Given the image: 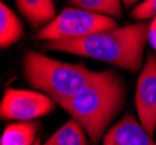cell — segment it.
I'll return each instance as SVG.
<instances>
[{"instance_id":"cell-4","label":"cell","mask_w":156,"mask_h":145,"mask_svg":"<svg viewBox=\"0 0 156 145\" xmlns=\"http://www.w3.org/2000/svg\"><path fill=\"white\" fill-rule=\"evenodd\" d=\"M118 27L113 18L96 14L78 7H66L46 27L34 35L36 41L76 40L97 32Z\"/></svg>"},{"instance_id":"cell-12","label":"cell","mask_w":156,"mask_h":145,"mask_svg":"<svg viewBox=\"0 0 156 145\" xmlns=\"http://www.w3.org/2000/svg\"><path fill=\"white\" fill-rule=\"evenodd\" d=\"M69 5L113 19H120L124 14L122 0H69Z\"/></svg>"},{"instance_id":"cell-11","label":"cell","mask_w":156,"mask_h":145,"mask_svg":"<svg viewBox=\"0 0 156 145\" xmlns=\"http://www.w3.org/2000/svg\"><path fill=\"white\" fill-rule=\"evenodd\" d=\"M90 138L76 120L70 119L61 125L42 145H90Z\"/></svg>"},{"instance_id":"cell-6","label":"cell","mask_w":156,"mask_h":145,"mask_svg":"<svg viewBox=\"0 0 156 145\" xmlns=\"http://www.w3.org/2000/svg\"><path fill=\"white\" fill-rule=\"evenodd\" d=\"M137 120L151 136L156 129V52H148L135 91Z\"/></svg>"},{"instance_id":"cell-7","label":"cell","mask_w":156,"mask_h":145,"mask_svg":"<svg viewBox=\"0 0 156 145\" xmlns=\"http://www.w3.org/2000/svg\"><path fill=\"white\" fill-rule=\"evenodd\" d=\"M101 143L103 145H156V140L139 120L130 113H126L106 131Z\"/></svg>"},{"instance_id":"cell-15","label":"cell","mask_w":156,"mask_h":145,"mask_svg":"<svg viewBox=\"0 0 156 145\" xmlns=\"http://www.w3.org/2000/svg\"><path fill=\"white\" fill-rule=\"evenodd\" d=\"M137 1H139V0H122V4H124V7L129 8V7L134 6Z\"/></svg>"},{"instance_id":"cell-5","label":"cell","mask_w":156,"mask_h":145,"mask_svg":"<svg viewBox=\"0 0 156 145\" xmlns=\"http://www.w3.org/2000/svg\"><path fill=\"white\" fill-rule=\"evenodd\" d=\"M56 102L39 91L8 87L0 103V117L8 121H35L55 109Z\"/></svg>"},{"instance_id":"cell-13","label":"cell","mask_w":156,"mask_h":145,"mask_svg":"<svg viewBox=\"0 0 156 145\" xmlns=\"http://www.w3.org/2000/svg\"><path fill=\"white\" fill-rule=\"evenodd\" d=\"M130 16L137 21H148L156 18V0H143L130 11Z\"/></svg>"},{"instance_id":"cell-2","label":"cell","mask_w":156,"mask_h":145,"mask_svg":"<svg viewBox=\"0 0 156 145\" xmlns=\"http://www.w3.org/2000/svg\"><path fill=\"white\" fill-rule=\"evenodd\" d=\"M125 95L121 77L114 70H105L99 71L89 85L58 102V106L83 126L92 144L98 145L121 112Z\"/></svg>"},{"instance_id":"cell-3","label":"cell","mask_w":156,"mask_h":145,"mask_svg":"<svg viewBox=\"0 0 156 145\" xmlns=\"http://www.w3.org/2000/svg\"><path fill=\"white\" fill-rule=\"evenodd\" d=\"M22 72L34 89L47 94L57 105L96 79L99 71L89 70L82 63H66L37 51L22 57Z\"/></svg>"},{"instance_id":"cell-9","label":"cell","mask_w":156,"mask_h":145,"mask_svg":"<svg viewBox=\"0 0 156 145\" xmlns=\"http://www.w3.org/2000/svg\"><path fill=\"white\" fill-rule=\"evenodd\" d=\"M25 36V28L20 18L4 1L0 4V46L8 49Z\"/></svg>"},{"instance_id":"cell-14","label":"cell","mask_w":156,"mask_h":145,"mask_svg":"<svg viewBox=\"0 0 156 145\" xmlns=\"http://www.w3.org/2000/svg\"><path fill=\"white\" fill-rule=\"evenodd\" d=\"M147 35H148V43L156 52V18H154V19H151L149 21L148 34Z\"/></svg>"},{"instance_id":"cell-17","label":"cell","mask_w":156,"mask_h":145,"mask_svg":"<svg viewBox=\"0 0 156 145\" xmlns=\"http://www.w3.org/2000/svg\"><path fill=\"white\" fill-rule=\"evenodd\" d=\"M155 135H156V129H155Z\"/></svg>"},{"instance_id":"cell-8","label":"cell","mask_w":156,"mask_h":145,"mask_svg":"<svg viewBox=\"0 0 156 145\" xmlns=\"http://www.w3.org/2000/svg\"><path fill=\"white\" fill-rule=\"evenodd\" d=\"M16 8L33 29H42L56 18L54 0H15Z\"/></svg>"},{"instance_id":"cell-10","label":"cell","mask_w":156,"mask_h":145,"mask_svg":"<svg viewBox=\"0 0 156 145\" xmlns=\"http://www.w3.org/2000/svg\"><path fill=\"white\" fill-rule=\"evenodd\" d=\"M40 128V121H21L6 125L0 145H34Z\"/></svg>"},{"instance_id":"cell-1","label":"cell","mask_w":156,"mask_h":145,"mask_svg":"<svg viewBox=\"0 0 156 145\" xmlns=\"http://www.w3.org/2000/svg\"><path fill=\"white\" fill-rule=\"evenodd\" d=\"M148 26L147 21H137L133 25L118 26L76 40L44 42L43 48L100 60L135 73L142 70L146 62Z\"/></svg>"},{"instance_id":"cell-16","label":"cell","mask_w":156,"mask_h":145,"mask_svg":"<svg viewBox=\"0 0 156 145\" xmlns=\"http://www.w3.org/2000/svg\"><path fill=\"white\" fill-rule=\"evenodd\" d=\"M34 145H42V144H41V139H40V138L36 139V142L34 143Z\"/></svg>"}]
</instances>
